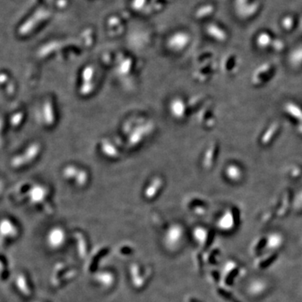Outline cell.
Listing matches in <instances>:
<instances>
[{
    "instance_id": "12",
    "label": "cell",
    "mask_w": 302,
    "mask_h": 302,
    "mask_svg": "<svg viewBox=\"0 0 302 302\" xmlns=\"http://www.w3.org/2000/svg\"><path fill=\"white\" fill-rule=\"evenodd\" d=\"M93 281L98 286L104 289H111L116 283V276L109 269H102L96 272L93 276Z\"/></svg>"
},
{
    "instance_id": "13",
    "label": "cell",
    "mask_w": 302,
    "mask_h": 302,
    "mask_svg": "<svg viewBox=\"0 0 302 302\" xmlns=\"http://www.w3.org/2000/svg\"><path fill=\"white\" fill-rule=\"evenodd\" d=\"M0 230H1V237L4 240H14L18 238L19 234V229L17 224L13 221L12 219L9 217L2 219Z\"/></svg>"
},
{
    "instance_id": "1",
    "label": "cell",
    "mask_w": 302,
    "mask_h": 302,
    "mask_svg": "<svg viewBox=\"0 0 302 302\" xmlns=\"http://www.w3.org/2000/svg\"><path fill=\"white\" fill-rule=\"evenodd\" d=\"M43 151L42 144L37 141L30 143L22 151L13 155L10 166L14 170H22L33 164Z\"/></svg>"
},
{
    "instance_id": "4",
    "label": "cell",
    "mask_w": 302,
    "mask_h": 302,
    "mask_svg": "<svg viewBox=\"0 0 302 302\" xmlns=\"http://www.w3.org/2000/svg\"><path fill=\"white\" fill-rule=\"evenodd\" d=\"M62 176L66 181L76 187L85 188L90 182V172L85 167L78 164H68L63 167Z\"/></svg>"
},
{
    "instance_id": "8",
    "label": "cell",
    "mask_w": 302,
    "mask_h": 302,
    "mask_svg": "<svg viewBox=\"0 0 302 302\" xmlns=\"http://www.w3.org/2000/svg\"><path fill=\"white\" fill-rule=\"evenodd\" d=\"M38 120L42 126L50 129L55 126L57 123V111L53 101L46 99L40 106L38 111Z\"/></svg>"
},
{
    "instance_id": "5",
    "label": "cell",
    "mask_w": 302,
    "mask_h": 302,
    "mask_svg": "<svg viewBox=\"0 0 302 302\" xmlns=\"http://www.w3.org/2000/svg\"><path fill=\"white\" fill-rule=\"evenodd\" d=\"M23 196L29 203L36 207H41L47 210V203L50 198V190L43 184H34L33 186H27L21 190Z\"/></svg>"
},
{
    "instance_id": "9",
    "label": "cell",
    "mask_w": 302,
    "mask_h": 302,
    "mask_svg": "<svg viewBox=\"0 0 302 302\" xmlns=\"http://www.w3.org/2000/svg\"><path fill=\"white\" fill-rule=\"evenodd\" d=\"M67 232L62 227H52L48 231L45 237V242L48 248L52 250H61L67 243Z\"/></svg>"
},
{
    "instance_id": "18",
    "label": "cell",
    "mask_w": 302,
    "mask_h": 302,
    "mask_svg": "<svg viewBox=\"0 0 302 302\" xmlns=\"http://www.w3.org/2000/svg\"><path fill=\"white\" fill-rule=\"evenodd\" d=\"M186 106L181 98H175L170 103V112L176 119H181L185 115Z\"/></svg>"
},
{
    "instance_id": "11",
    "label": "cell",
    "mask_w": 302,
    "mask_h": 302,
    "mask_svg": "<svg viewBox=\"0 0 302 302\" xmlns=\"http://www.w3.org/2000/svg\"><path fill=\"white\" fill-rule=\"evenodd\" d=\"M73 238L76 241V252L79 258L81 259H86L90 254V243L88 240V236L83 231H74L72 233Z\"/></svg>"
},
{
    "instance_id": "15",
    "label": "cell",
    "mask_w": 302,
    "mask_h": 302,
    "mask_svg": "<svg viewBox=\"0 0 302 302\" xmlns=\"http://www.w3.org/2000/svg\"><path fill=\"white\" fill-rule=\"evenodd\" d=\"M181 235L182 234H181V228L176 225H172L164 233V244L167 245V247L169 249H173L176 243H179Z\"/></svg>"
},
{
    "instance_id": "16",
    "label": "cell",
    "mask_w": 302,
    "mask_h": 302,
    "mask_svg": "<svg viewBox=\"0 0 302 302\" xmlns=\"http://www.w3.org/2000/svg\"><path fill=\"white\" fill-rule=\"evenodd\" d=\"M100 150L102 155L108 159H118L120 155V151L117 145L109 139L102 140L100 143Z\"/></svg>"
},
{
    "instance_id": "2",
    "label": "cell",
    "mask_w": 302,
    "mask_h": 302,
    "mask_svg": "<svg viewBox=\"0 0 302 302\" xmlns=\"http://www.w3.org/2000/svg\"><path fill=\"white\" fill-rule=\"evenodd\" d=\"M78 270L76 268L70 266L65 262H58L53 266L50 273V286L53 289H60L72 283L77 277Z\"/></svg>"
},
{
    "instance_id": "17",
    "label": "cell",
    "mask_w": 302,
    "mask_h": 302,
    "mask_svg": "<svg viewBox=\"0 0 302 302\" xmlns=\"http://www.w3.org/2000/svg\"><path fill=\"white\" fill-rule=\"evenodd\" d=\"M136 249L133 243L129 242H123L119 243L115 248V255L121 259H129L134 255Z\"/></svg>"
},
{
    "instance_id": "7",
    "label": "cell",
    "mask_w": 302,
    "mask_h": 302,
    "mask_svg": "<svg viewBox=\"0 0 302 302\" xmlns=\"http://www.w3.org/2000/svg\"><path fill=\"white\" fill-rule=\"evenodd\" d=\"M96 69L93 66H87L81 69L79 78L78 93L83 97H88L96 89Z\"/></svg>"
},
{
    "instance_id": "3",
    "label": "cell",
    "mask_w": 302,
    "mask_h": 302,
    "mask_svg": "<svg viewBox=\"0 0 302 302\" xmlns=\"http://www.w3.org/2000/svg\"><path fill=\"white\" fill-rule=\"evenodd\" d=\"M154 270L150 264H143L140 262L132 263L129 266L131 284L137 290H142L147 286L152 278Z\"/></svg>"
},
{
    "instance_id": "10",
    "label": "cell",
    "mask_w": 302,
    "mask_h": 302,
    "mask_svg": "<svg viewBox=\"0 0 302 302\" xmlns=\"http://www.w3.org/2000/svg\"><path fill=\"white\" fill-rule=\"evenodd\" d=\"M164 186V181L159 176H154L149 183L146 184L143 190V197L145 200L151 202L157 198Z\"/></svg>"
},
{
    "instance_id": "20",
    "label": "cell",
    "mask_w": 302,
    "mask_h": 302,
    "mask_svg": "<svg viewBox=\"0 0 302 302\" xmlns=\"http://www.w3.org/2000/svg\"><path fill=\"white\" fill-rule=\"evenodd\" d=\"M33 302H45V301H42V300H35V301Z\"/></svg>"
},
{
    "instance_id": "19",
    "label": "cell",
    "mask_w": 302,
    "mask_h": 302,
    "mask_svg": "<svg viewBox=\"0 0 302 302\" xmlns=\"http://www.w3.org/2000/svg\"><path fill=\"white\" fill-rule=\"evenodd\" d=\"M0 276L2 281H7L10 276V263L5 255H2L0 260Z\"/></svg>"
},
{
    "instance_id": "14",
    "label": "cell",
    "mask_w": 302,
    "mask_h": 302,
    "mask_svg": "<svg viewBox=\"0 0 302 302\" xmlns=\"http://www.w3.org/2000/svg\"><path fill=\"white\" fill-rule=\"evenodd\" d=\"M15 286L17 290L24 297H31L33 294L32 285L29 276L24 272H19L15 277Z\"/></svg>"
},
{
    "instance_id": "6",
    "label": "cell",
    "mask_w": 302,
    "mask_h": 302,
    "mask_svg": "<svg viewBox=\"0 0 302 302\" xmlns=\"http://www.w3.org/2000/svg\"><path fill=\"white\" fill-rule=\"evenodd\" d=\"M111 252L109 245L100 244L94 248L86 259L85 271L88 274L93 276L96 272L99 270L101 262L107 257Z\"/></svg>"
}]
</instances>
